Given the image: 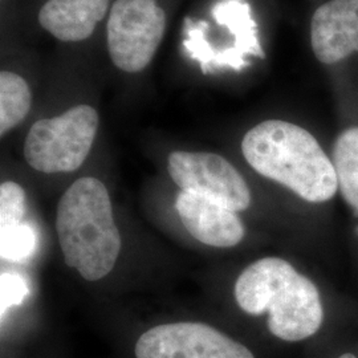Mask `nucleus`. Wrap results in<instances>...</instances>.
<instances>
[{"instance_id": "f257e3e1", "label": "nucleus", "mask_w": 358, "mask_h": 358, "mask_svg": "<svg viewBox=\"0 0 358 358\" xmlns=\"http://www.w3.org/2000/svg\"><path fill=\"white\" fill-rule=\"evenodd\" d=\"M248 165L310 203L331 201L338 189L332 159L304 128L268 120L250 129L242 141Z\"/></svg>"}, {"instance_id": "f03ea898", "label": "nucleus", "mask_w": 358, "mask_h": 358, "mask_svg": "<svg viewBox=\"0 0 358 358\" xmlns=\"http://www.w3.org/2000/svg\"><path fill=\"white\" fill-rule=\"evenodd\" d=\"M235 299L248 315L268 313L269 332L287 343L312 337L324 320L316 284L280 257H263L244 269Z\"/></svg>"}, {"instance_id": "7ed1b4c3", "label": "nucleus", "mask_w": 358, "mask_h": 358, "mask_svg": "<svg viewBox=\"0 0 358 358\" xmlns=\"http://www.w3.org/2000/svg\"><path fill=\"white\" fill-rule=\"evenodd\" d=\"M56 230L65 264L88 282H97L115 268L121 251L109 192L101 180H76L57 205Z\"/></svg>"}, {"instance_id": "20e7f679", "label": "nucleus", "mask_w": 358, "mask_h": 358, "mask_svg": "<svg viewBox=\"0 0 358 358\" xmlns=\"http://www.w3.org/2000/svg\"><path fill=\"white\" fill-rule=\"evenodd\" d=\"M99 129V113L78 105L64 115L35 122L24 142V158L41 173H71L84 164Z\"/></svg>"}, {"instance_id": "39448f33", "label": "nucleus", "mask_w": 358, "mask_h": 358, "mask_svg": "<svg viewBox=\"0 0 358 358\" xmlns=\"http://www.w3.org/2000/svg\"><path fill=\"white\" fill-rule=\"evenodd\" d=\"M166 27L155 0H115L108 20V50L117 68L140 72L153 60Z\"/></svg>"}, {"instance_id": "423d86ee", "label": "nucleus", "mask_w": 358, "mask_h": 358, "mask_svg": "<svg viewBox=\"0 0 358 358\" xmlns=\"http://www.w3.org/2000/svg\"><path fill=\"white\" fill-rule=\"evenodd\" d=\"M167 170L182 192H195L235 213L251 206V190L230 162L213 153L174 152Z\"/></svg>"}, {"instance_id": "0eeeda50", "label": "nucleus", "mask_w": 358, "mask_h": 358, "mask_svg": "<svg viewBox=\"0 0 358 358\" xmlns=\"http://www.w3.org/2000/svg\"><path fill=\"white\" fill-rule=\"evenodd\" d=\"M136 358H255L243 344L202 322H171L142 333Z\"/></svg>"}, {"instance_id": "6e6552de", "label": "nucleus", "mask_w": 358, "mask_h": 358, "mask_svg": "<svg viewBox=\"0 0 358 358\" xmlns=\"http://www.w3.org/2000/svg\"><path fill=\"white\" fill-rule=\"evenodd\" d=\"M179 217L198 242L231 248L243 241L244 226L235 211L195 192H179L176 201Z\"/></svg>"}, {"instance_id": "1a4fd4ad", "label": "nucleus", "mask_w": 358, "mask_h": 358, "mask_svg": "<svg viewBox=\"0 0 358 358\" xmlns=\"http://www.w3.org/2000/svg\"><path fill=\"white\" fill-rule=\"evenodd\" d=\"M310 40L315 56L334 64L358 52V0H331L313 13Z\"/></svg>"}, {"instance_id": "9d476101", "label": "nucleus", "mask_w": 358, "mask_h": 358, "mask_svg": "<svg viewBox=\"0 0 358 358\" xmlns=\"http://www.w3.org/2000/svg\"><path fill=\"white\" fill-rule=\"evenodd\" d=\"M108 7L109 0H48L38 13V22L62 41H81L93 34Z\"/></svg>"}, {"instance_id": "9b49d317", "label": "nucleus", "mask_w": 358, "mask_h": 358, "mask_svg": "<svg viewBox=\"0 0 358 358\" xmlns=\"http://www.w3.org/2000/svg\"><path fill=\"white\" fill-rule=\"evenodd\" d=\"M213 16L219 26L226 27L232 38L235 50L243 57H264L257 38V26L251 7L244 0H220L213 8Z\"/></svg>"}, {"instance_id": "f8f14e48", "label": "nucleus", "mask_w": 358, "mask_h": 358, "mask_svg": "<svg viewBox=\"0 0 358 358\" xmlns=\"http://www.w3.org/2000/svg\"><path fill=\"white\" fill-rule=\"evenodd\" d=\"M333 166L346 203L358 214V127L346 129L334 142Z\"/></svg>"}, {"instance_id": "ddd939ff", "label": "nucleus", "mask_w": 358, "mask_h": 358, "mask_svg": "<svg viewBox=\"0 0 358 358\" xmlns=\"http://www.w3.org/2000/svg\"><path fill=\"white\" fill-rule=\"evenodd\" d=\"M31 90L26 80L13 72L0 75V134L19 125L31 108Z\"/></svg>"}, {"instance_id": "4468645a", "label": "nucleus", "mask_w": 358, "mask_h": 358, "mask_svg": "<svg viewBox=\"0 0 358 358\" xmlns=\"http://www.w3.org/2000/svg\"><path fill=\"white\" fill-rule=\"evenodd\" d=\"M36 250L38 235L32 226L20 223L19 226L0 231V255L3 260L22 263L35 255Z\"/></svg>"}, {"instance_id": "2eb2a0df", "label": "nucleus", "mask_w": 358, "mask_h": 358, "mask_svg": "<svg viewBox=\"0 0 358 358\" xmlns=\"http://www.w3.org/2000/svg\"><path fill=\"white\" fill-rule=\"evenodd\" d=\"M26 214V192L15 182H3L0 186V231L23 223Z\"/></svg>"}, {"instance_id": "dca6fc26", "label": "nucleus", "mask_w": 358, "mask_h": 358, "mask_svg": "<svg viewBox=\"0 0 358 358\" xmlns=\"http://www.w3.org/2000/svg\"><path fill=\"white\" fill-rule=\"evenodd\" d=\"M29 294L26 279L13 272H3L0 278L1 316L13 307L20 306Z\"/></svg>"}, {"instance_id": "f3484780", "label": "nucleus", "mask_w": 358, "mask_h": 358, "mask_svg": "<svg viewBox=\"0 0 358 358\" xmlns=\"http://www.w3.org/2000/svg\"><path fill=\"white\" fill-rule=\"evenodd\" d=\"M338 358H357L353 353H344V355H341Z\"/></svg>"}]
</instances>
